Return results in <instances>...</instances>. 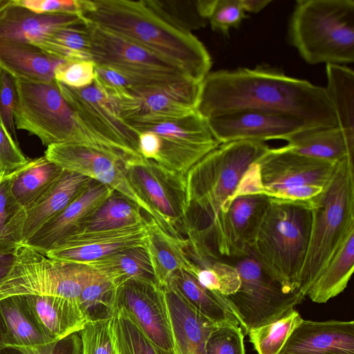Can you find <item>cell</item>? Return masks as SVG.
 I'll use <instances>...</instances> for the list:
<instances>
[{
  "label": "cell",
  "mask_w": 354,
  "mask_h": 354,
  "mask_svg": "<svg viewBox=\"0 0 354 354\" xmlns=\"http://www.w3.org/2000/svg\"><path fill=\"white\" fill-rule=\"evenodd\" d=\"M146 236L145 222L121 228L81 232L64 239L45 256L54 260L84 264L122 250L145 248Z\"/></svg>",
  "instance_id": "20"
},
{
  "label": "cell",
  "mask_w": 354,
  "mask_h": 354,
  "mask_svg": "<svg viewBox=\"0 0 354 354\" xmlns=\"http://www.w3.org/2000/svg\"><path fill=\"white\" fill-rule=\"evenodd\" d=\"M28 160L0 120V167L3 176L21 168Z\"/></svg>",
  "instance_id": "51"
},
{
  "label": "cell",
  "mask_w": 354,
  "mask_h": 354,
  "mask_svg": "<svg viewBox=\"0 0 354 354\" xmlns=\"http://www.w3.org/2000/svg\"><path fill=\"white\" fill-rule=\"evenodd\" d=\"M64 170L45 156L28 160L25 165L11 173V193L26 210L50 189Z\"/></svg>",
  "instance_id": "30"
},
{
  "label": "cell",
  "mask_w": 354,
  "mask_h": 354,
  "mask_svg": "<svg viewBox=\"0 0 354 354\" xmlns=\"http://www.w3.org/2000/svg\"><path fill=\"white\" fill-rule=\"evenodd\" d=\"M82 17L67 14H39L14 2H0V39L33 43L54 30L82 24Z\"/></svg>",
  "instance_id": "24"
},
{
  "label": "cell",
  "mask_w": 354,
  "mask_h": 354,
  "mask_svg": "<svg viewBox=\"0 0 354 354\" xmlns=\"http://www.w3.org/2000/svg\"><path fill=\"white\" fill-rule=\"evenodd\" d=\"M354 270V229L347 234L335 254L317 277L307 296L317 304H324L347 287Z\"/></svg>",
  "instance_id": "34"
},
{
  "label": "cell",
  "mask_w": 354,
  "mask_h": 354,
  "mask_svg": "<svg viewBox=\"0 0 354 354\" xmlns=\"http://www.w3.org/2000/svg\"><path fill=\"white\" fill-rule=\"evenodd\" d=\"M302 319L298 311L291 309L274 322L250 329V342L257 354H279Z\"/></svg>",
  "instance_id": "42"
},
{
  "label": "cell",
  "mask_w": 354,
  "mask_h": 354,
  "mask_svg": "<svg viewBox=\"0 0 354 354\" xmlns=\"http://www.w3.org/2000/svg\"><path fill=\"white\" fill-rule=\"evenodd\" d=\"M14 2L39 14H67L82 17L85 0H14Z\"/></svg>",
  "instance_id": "50"
},
{
  "label": "cell",
  "mask_w": 354,
  "mask_h": 354,
  "mask_svg": "<svg viewBox=\"0 0 354 354\" xmlns=\"http://www.w3.org/2000/svg\"><path fill=\"white\" fill-rule=\"evenodd\" d=\"M91 270L86 264L51 259L23 245L15 251L10 270L0 284V299L34 295L77 301Z\"/></svg>",
  "instance_id": "9"
},
{
  "label": "cell",
  "mask_w": 354,
  "mask_h": 354,
  "mask_svg": "<svg viewBox=\"0 0 354 354\" xmlns=\"http://www.w3.org/2000/svg\"><path fill=\"white\" fill-rule=\"evenodd\" d=\"M227 261L237 270L241 285L235 293L224 297L244 335L252 328L275 321L306 298L299 290L286 292L250 254Z\"/></svg>",
  "instance_id": "10"
},
{
  "label": "cell",
  "mask_w": 354,
  "mask_h": 354,
  "mask_svg": "<svg viewBox=\"0 0 354 354\" xmlns=\"http://www.w3.org/2000/svg\"><path fill=\"white\" fill-rule=\"evenodd\" d=\"M162 288L176 354H204L211 333L220 325L193 308L178 292Z\"/></svg>",
  "instance_id": "23"
},
{
  "label": "cell",
  "mask_w": 354,
  "mask_h": 354,
  "mask_svg": "<svg viewBox=\"0 0 354 354\" xmlns=\"http://www.w3.org/2000/svg\"><path fill=\"white\" fill-rule=\"evenodd\" d=\"M146 4L174 26L187 32L207 26L213 0H145Z\"/></svg>",
  "instance_id": "38"
},
{
  "label": "cell",
  "mask_w": 354,
  "mask_h": 354,
  "mask_svg": "<svg viewBox=\"0 0 354 354\" xmlns=\"http://www.w3.org/2000/svg\"><path fill=\"white\" fill-rule=\"evenodd\" d=\"M145 248L159 286H165L169 276L178 270L194 276L198 266L187 254L188 239L170 234L150 216L145 219Z\"/></svg>",
  "instance_id": "25"
},
{
  "label": "cell",
  "mask_w": 354,
  "mask_h": 354,
  "mask_svg": "<svg viewBox=\"0 0 354 354\" xmlns=\"http://www.w3.org/2000/svg\"><path fill=\"white\" fill-rule=\"evenodd\" d=\"M201 82L186 81L111 100L129 124L159 123L182 118L196 111Z\"/></svg>",
  "instance_id": "14"
},
{
  "label": "cell",
  "mask_w": 354,
  "mask_h": 354,
  "mask_svg": "<svg viewBox=\"0 0 354 354\" xmlns=\"http://www.w3.org/2000/svg\"><path fill=\"white\" fill-rule=\"evenodd\" d=\"M129 124L138 133L151 131L159 137L160 149L156 162L183 180L196 162L221 145L213 136L207 120L196 111L174 120Z\"/></svg>",
  "instance_id": "11"
},
{
  "label": "cell",
  "mask_w": 354,
  "mask_h": 354,
  "mask_svg": "<svg viewBox=\"0 0 354 354\" xmlns=\"http://www.w3.org/2000/svg\"><path fill=\"white\" fill-rule=\"evenodd\" d=\"M62 62L30 42L0 39V68L15 79L52 82L55 68Z\"/></svg>",
  "instance_id": "28"
},
{
  "label": "cell",
  "mask_w": 354,
  "mask_h": 354,
  "mask_svg": "<svg viewBox=\"0 0 354 354\" xmlns=\"http://www.w3.org/2000/svg\"><path fill=\"white\" fill-rule=\"evenodd\" d=\"M16 102L15 79L0 68V120L9 135L17 142L14 119Z\"/></svg>",
  "instance_id": "48"
},
{
  "label": "cell",
  "mask_w": 354,
  "mask_h": 354,
  "mask_svg": "<svg viewBox=\"0 0 354 354\" xmlns=\"http://www.w3.org/2000/svg\"><path fill=\"white\" fill-rule=\"evenodd\" d=\"M32 44L63 61L91 60L86 22L54 30Z\"/></svg>",
  "instance_id": "36"
},
{
  "label": "cell",
  "mask_w": 354,
  "mask_h": 354,
  "mask_svg": "<svg viewBox=\"0 0 354 354\" xmlns=\"http://www.w3.org/2000/svg\"><path fill=\"white\" fill-rule=\"evenodd\" d=\"M0 354H83L82 342L80 332L73 333L48 346L37 349L5 346Z\"/></svg>",
  "instance_id": "49"
},
{
  "label": "cell",
  "mask_w": 354,
  "mask_h": 354,
  "mask_svg": "<svg viewBox=\"0 0 354 354\" xmlns=\"http://www.w3.org/2000/svg\"><path fill=\"white\" fill-rule=\"evenodd\" d=\"M20 295L45 334L53 341L80 332L88 322L77 301L57 296Z\"/></svg>",
  "instance_id": "26"
},
{
  "label": "cell",
  "mask_w": 354,
  "mask_h": 354,
  "mask_svg": "<svg viewBox=\"0 0 354 354\" xmlns=\"http://www.w3.org/2000/svg\"><path fill=\"white\" fill-rule=\"evenodd\" d=\"M6 332V325L0 313V350L4 347Z\"/></svg>",
  "instance_id": "56"
},
{
  "label": "cell",
  "mask_w": 354,
  "mask_h": 354,
  "mask_svg": "<svg viewBox=\"0 0 354 354\" xmlns=\"http://www.w3.org/2000/svg\"><path fill=\"white\" fill-rule=\"evenodd\" d=\"M220 144L239 140L287 141L310 127L303 121L283 114L259 110H242L206 119Z\"/></svg>",
  "instance_id": "18"
},
{
  "label": "cell",
  "mask_w": 354,
  "mask_h": 354,
  "mask_svg": "<svg viewBox=\"0 0 354 354\" xmlns=\"http://www.w3.org/2000/svg\"><path fill=\"white\" fill-rule=\"evenodd\" d=\"M327 95L334 110L337 126L349 147L354 150V72L346 66L326 64Z\"/></svg>",
  "instance_id": "35"
},
{
  "label": "cell",
  "mask_w": 354,
  "mask_h": 354,
  "mask_svg": "<svg viewBox=\"0 0 354 354\" xmlns=\"http://www.w3.org/2000/svg\"><path fill=\"white\" fill-rule=\"evenodd\" d=\"M111 328L116 354H176L154 344L122 309H115Z\"/></svg>",
  "instance_id": "40"
},
{
  "label": "cell",
  "mask_w": 354,
  "mask_h": 354,
  "mask_svg": "<svg viewBox=\"0 0 354 354\" xmlns=\"http://www.w3.org/2000/svg\"><path fill=\"white\" fill-rule=\"evenodd\" d=\"M165 285L178 292L198 313L213 322L239 324L224 296L204 288L188 272L184 270L174 272Z\"/></svg>",
  "instance_id": "32"
},
{
  "label": "cell",
  "mask_w": 354,
  "mask_h": 354,
  "mask_svg": "<svg viewBox=\"0 0 354 354\" xmlns=\"http://www.w3.org/2000/svg\"><path fill=\"white\" fill-rule=\"evenodd\" d=\"M269 148L259 141L223 143L186 174L187 239L198 254L215 259L214 243L219 221L227 212L245 172Z\"/></svg>",
  "instance_id": "2"
},
{
  "label": "cell",
  "mask_w": 354,
  "mask_h": 354,
  "mask_svg": "<svg viewBox=\"0 0 354 354\" xmlns=\"http://www.w3.org/2000/svg\"><path fill=\"white\" fill-rule=\"evenodd\" d=\"M141 209L137 203L114 191L78 232L111 230L143 223L145 218Z\"/></svg>",
  "instance_id": "37"
},
{
  "label": "cell",
  "mask_w": 354,
  "mask_h": 354,
  "mask_svg": "<svg viewBox=\"0 0 354 354\" xmlns=\"http://www.w3.org/2000/svg\"><path fill=\"white\" fill-rule=\"evenodd\" d=\"M337 162L302 156L286 146L269 148L257 161L261 194L270 196L279 190L305 185L324 187L332 177Z\"/></svg>",
  "instance_id": "17"
},
{
  "label": "cell",
  "mask_w": 354,
  "mask_h": 354,
  "mask_svg": "<svg viewBox=\"0 0 354 354\" xmlns=\"http://www.w3.org/2000/svg\"><path fill=\"white\" fill-rule=\"evenodd\" d=\"M287 148L302 156L337 162L346 157L353 159L351 149L338 126L303 130L287 140Z\"/></svg>",
  "instance_id": "33"
},
{
  "label": "cell",
  "mask_w": 354,
  "mask_h": 354,
  "mask_svg": "<svg viewBox=\"0 0 354 354\" xmlns=\"http://www.w3.org/2000/svg\"><path fill=\"white\" fill-rule=\"evenodd\" d=\"M82 17L170 61L196 82L209 73L212 59L203 43L164 19L145 0H86Z\"/></svg>",
  "instance_id": "3"
},
{
  "label": "cell",
  "mask_w": 354,
  "mask_h": 354,
  "mask_svg": "<svg viewBox=\"0 0 354 354\" xmlns=\"http://www.w3.org/2000/svg\"><path fill=\"white\" fill-rule=\"evenodd\" d=\"M312 224L299 290L309 288L354 229V162L346 157L336 163L322 192L309 200Z\"/></svg>",
  "instance_id": "5"
},
{
  "label": "cell",
  "mask_w": 354,
  "mask_h": 354,
  "mask_svg": "<svg viewBox=\"0 0 354 354\" xmlns=\"http://www.w3.org/2000/svg\"><path fill=\"white\" fill-rule=\"evenodd\" d=\"M86 28L95 66L156 81H193L174 63L118 34L87 21Z\"/></svg>",
  "instance_id": "12"
},
{
  "label": "cell",
  "mask_w": 354,
  "mask_h": 354,
  "mask_svg": "<svg viewBox=\"0 0 354 354\" xmlns=\"http://www.w3.org/2000/svg\"><path fill=\"white\" fill-rule=\"evenodd\" d=\"M11 173L0 179V252L15 253L22 245L26 210L10 190Z\"/></svg>",
  "instance_id": "39"
},
{
  "label": "cell",
  "mask_w": 354,
  "mask_h": 354,
  "mask_svg": "<svg viewBox=\"0 0 354 354\" xmlns=\"http://www.w3.org/2000/svg\"><path fill=\"white\" fill-rule=\"evenodd\" d=\"M95 67L91 60L64 61L55 68L54 78L71 88H84L93 84Z\"/></svg>",
  "instance_id": "47"
},
{
  "label": "cell",
  "mask_w": 354,
  "mask_h": 354,
  "mask_svg": "<svg viewBox=\"0 0 354 354\" xmlns=\"http://www.w3.org/2000/svg\"><path fill=\"white\" fill-rule=\"evenodd\" d=\"M3 174L2 170H1V169L0 167V179L3 177Z\"/></svg>",
  "instance_id": "57"
},
{
  "label": "cell",
  "mask_w": 354,
  "mask_h": 354,
  "mask_svg": "<svg viewBox=\"0 0 354 354\" xmlns=\"http://www.w3.org/2000/svg\"><path fill=\"white\" fill-rule=\"evenodd\" d=\"M288 37L310 64L354 62V1L297 0Z\"/></svg>",
  "instance_id": "6"
},
{
  "label": "cell",
  "mask_w": 354,
  "mask_h": 354,
  "mask_svg": "<svg viewBox=\"0 0 354 354\" xmlns=\"http://www.w3.org/2000/svg\"><path fill=\"white\" fill-rule=\"evenodd\" d=\"M0 313L6 329L4 347L37 349L55 342L45 334L22 295L1 299Z\"/></svg>",
  "instance_id": "29"
},
{
  "label": "cell",
  "mask_w": 354,
  "mask_h": 354,
  "mask_svg": "<svg viewBox=\"0 0 354 354\" xmlns=\"http://www.w3.org/2000/svg\"><path fill=\"white\" fill-rule=\"evenodd\" d=\"M323 189V187L313 185H300L279 190L269 197L289 201H308L320 194Z\"/></svg>",
  "instance_id": "52"
},
{
  "label": "cell",
  "mask_w": 354,
  "mask_h": 354,
  "mask_svg": "<svg viewBox=\"0 0 354 354\" xmlns=\"http://www.w3.org/2000/svg\"><path fill=\"white\" fill-rule=\"evenodd\" d=\"M244 11L257 13L272 2L270 0H240Z\"/></svg>",
  "instance_id": "55"
},
{
  "label": "cell",
  "mask_w": 354,
  "mask_h": 354,
  "mask_svg": "<svg viewBox=\"0 0 354 354\" xmlns=\"http://www.w3.org/2000/svg\"><path fill=\"white\" fill-rule=\"evenodd\" d=\"M124 168L131 185L154 212L158 223L170 234L185 239L183 234L187 236L189 225L185 180L145 158Z\"/></svg>",
  "instance_id": "13"
},
{
  "label": "cell",
  "mask_w": 354,
  "mask_h": 354,
  "mask_svg": "<svg viewBox=\"0 0 354 354\" xmlns=\"http://www.w3.org/2000/svg\"><path fill=\"white\" fill-rule=\"evenodd\" d=\"M44 156L63 169L95 180L137 203L157 221L152 209L131 185L124 165L115 158L77 143L64 142L47 147Z\"/></svg>",
  "instance_id": "15"
},
{
  "label": "cell",
  "mask_w": 354,
  "mask_h": 354,
  "mask_svg": "<svg viewBox=\"0 0 354 354\" xmlns=\"http://www.w3.org/2000/svg\"><path fill=\"white\" fill-rule=\"evenodd\" d=\"M244 336L238 324H220L208 337L204 354H245Z\"/></svg>",
  "instance_id": "44"
},
{
  "label": "cell",
  "mask_w": 354,
  "mask_h": 354,
  "mask_svg": "<svg viewBox=\"0 0 354 354\" xmlns=\"http://www.w3.org/2000/svg\"><path fill=\"white\" fill-rule=\"evenodd\" d=\"M15 84L14 119L17 129L36 136L47 147L80 143L81 129L77 118L55 80L42 82L15 79Z\"/></svg>",
  "instance_id": "8"
},
{
  "label": "cell",
  "mask_w": 354,
  "mask_h": 354,
  "mask_svg": "<svg viewBox=\"0 0 354 354\" xmlns=\"http://www.w3.org/2000/svg\"><path fill=\"white\" fill-rule=\"evenodd\" d=\"M1 0H0V2H1Z\"/></svg>",
  "instance_id": "58"
},
{
  "label": "cell",
  "mask_w": 354,
  "mask_h": 354,
  "mask_svg": "<svg viewBox=\"0 0 354 354\" xmlns=\"http://www.w3.org/2000/svg\"><path fill=\"white\" fill-rule=\"evenodd\" d=\"M259 110L297 118L310 128L337 126L325 88L268 67L209 72L196 111L204 118Z\"/></svg>",
  "instance_id": "1"
},
{
  "label": "cell",
  "mask_w": 354,
  "mask_h": 354,
  "mask_svg": "<svg viewBox=\"0 0 354 354\" xmlns=\"http://www.w3.org/2000/svg\"><path fill=\"white\" fill-rule=\"evenodd\" d=\"M247 17L240 0H213L207 20L212 30L227 35Z\"/></svg>",
  "instance_id": "46"
},
{
  "label": "cell",
  "mask_w": 354,
  "mask_h": 354,
  "mask_svg": "<svg viewBox=\"0 0 354 354\" xmlns=\"http://www.w3.org/2000/svg\"><path fill=\"white\" fill-rule=\"evenodd\" d=\"M113 192L111 187L91 179L82 195L41 226L23 245L45 255L64 239L78 232Z\"/></svg>",
  "instance_id": "21"
},
{
  "label": "cell",
  "mask_w": 354,
  "mask_h": 354,
  "mask_svg": "<svg viewBox=\"0 0 354 354\" xmlns=\"http://www.w3.org/2000/svg\"><path fill=\"white\" fill-rule=\"evenodd\" d=\"M82 129L80 145L109 155L124 166L144 159L139 152V133L119 115L114 103L93 82L75 88L57 82Z\"/></svg>",
  "instance_id": "7"
},
{
  "label": "cell",
  "mask_w": 354,
  "mask_h": 354,
  "mask_svg": "<svg viewBox=\"0 0 354 354\" xmlns=\"http://www.w3.org/2000/svg\"><path fill=\"white\" fill-rule=\"evenodd\" d=\"M115 289L109 279L92 268L77 301L88 322L112 317L115 310Z\"/></svg>",
  "instance_id": "41"
},
{
  "label": "cell",
  "mask_w": 354,
  "mask_h": 354,
  "mask_svg": "<svg viewBox=\"0 0 354 354\" xmlns=\"http://www.w3.org/2000/svg\"><path fill=\"white\" fill-rule=\"evenodd\" d=\"M124 311L156 346L174 350V343L161 287L128 281L115 289V309Z\"/></svg>",
  "instance_id": "19"
},
{
  "label": "cell",
  "mask_w": 354,
  "mask_h": 354,
  "mask_svg": "<svg viewBox=\"0 0 354 354\" xmlns=\"http://www.w3.org/2000/svg\"><path fill=\"white\" fill-rule=\"evenodd\" d=\"M91 181V179L87 176L64 170L50 189L33 206L26 210L22 232L23 244L41 226L82 195Z\"/></svg>",
  "instance_id": "27"
},
{
  "label": "cell",
  "mask_w": 354,
  "mask_h": 354,
  "mask_svg": "<svg viewBox=\"0 0 354 354\" xmlns=\"http://www.w3.org/2000/svg\"><path fill=\"white\" fill-rule=\"evenodd\" d=\"M111 318L88 322L80 331L83 354H116L111 335Z\"/></svg>",
  "instance_id": "45"
},
{
  "label": "cell",
  "mask_w": 354,
  "mask_h": 354,
  "mask_svg": "<svg viewBox=\"0 0 354 354\" xmlns=\"http://www.w3.org/2000/svg\"><path fill=\"white\" fill-rule=\"evenodd\" d=\"M279 354H354V321L302 319Z\"/></svg>",
  "instance_id": "22"
},
{
  "label": "cell",
  "mask_w": 354,
  "mask_h": 354,
  "mask_svg": "<svg viewBox=\"0 0 354 354\" xmlns=\"http://www.w3.org/2000/svg\"><path fill=\"white\" fill-rule=\"evenodd\" d=\"M270 203L263 194L236 196L219 221L214 240L218 260L233 261L250 254Z\"/></svg>",
  "instance_id": "16"
},
{
  "label": "cell",
  "mask_w": 354,
  "mask_h": 354,
  "mask_svg": "<svg viewBox=\"0 0 354 354\" xmlns=\"http://www.w3.org/2000/svg\"><path fill=\"white\" fill-rule=\"evenodd\" d=\"M96 270L115 287L128 281H138L160 287L145 248L122 250L84 263Z\"/></svg>",
  "instance_id": "31"
},
{
  "label": "cell",
  "mask_w": 354,
  "mask_h": 354,
  "mask_svg": "<svg viewBox=\"0 0 354 354\" xmlns=\"http://www.w3.org/2000/svg\"><path fill=\"white\" fill-rule=\"evenodd\" d=\"M194 277L206 289L226 297L235 293L241 285L236 268L227 261L204 259L196 263Z\"/></svg>",
  "instance_id": "43"
},
{
  "label": "cell",
  "mask_w": 354,
  "mask_h": 354,
  "mask_svg": "<svg viewBox=\"0 0 354 354\" xmlns=\"http://www.w3.org/2000/svg\"><path fill=\"white\" fill-rule=\"evenodd\" d=\"M138 149L144 158L156 162L160 149L159 137L151 131L139 133Z\"/></svg>",
  "instance_id": "53"
},
{
  "label": "cell",
  "mask_w": 354,
  "mask_h": 354,
  "mask_svg": "<svg viewBox=\"0 0 354 354\" xmlns=\"http://www.w3.org/2000/svg\"><path fill=\"white\" fill-rule=\"evenodd\" d=\"M14 254L0 252V284L10 270L13 263Z\"/></svg>",
  "instance_id": "54"
},
{
  "label": "cell",
  "mask_w": 354,
  "mask_h": 354,
  "mask_svg": "<svg viewBox=\"0 0 354 354\" xmlns=\"http://www.w3.org/2000/svg\"><path fill=\"white\" fill-rule=\"evenodd\" d=\"M312 224L309 200L270 197L250 250L263 270L288 292L299 290Z\"/></svg>",
  "instance_id": "4"
}]
</instances>
